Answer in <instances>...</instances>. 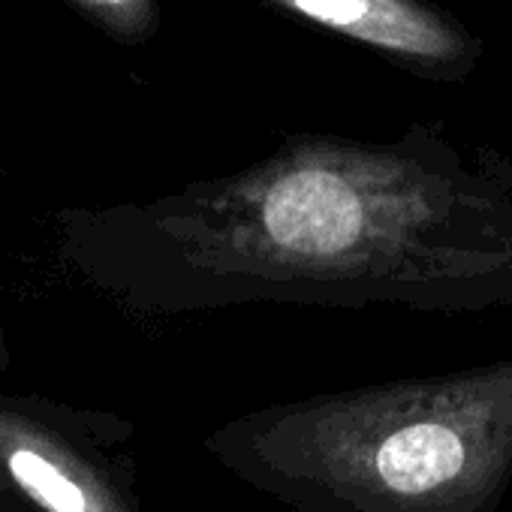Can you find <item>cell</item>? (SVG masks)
<instances>
[{
    "label": "cell",
    "mask_w": 512,
    "mask_h": 512,
    "mask_svg": "<svg viewBox=\"0 0 512 512\" xmlns=\"http://www.w3.org/2000/svg\"><path fill=\"white\" fill-rule=\"evenodd\" d=\"M64 226L85 278L154 314L512 308V181L437 124L392 142L296 133L244 169Z\"/></svg>",
    "instance_id": "obj_1"
},
{
    "label": "cell",
    "mask_w": 512,
    "mask_h": 512,
    "mask_svg": "<svg viewBox=\"0 0 512 512\" xmlns=\"http://www.w3.org/2000/svg\"><path fill=\"white\" fill-rule=\"evenodd\" d=\"M263 7L341 34L428 79L473 73L482 43L425 0H260Z\"/></svg>",
    "instance_id": "obj_4"
},
{
    "label": "cell",
    "mask_w": 512,
    "mask_h": 512,
    "mask_svg": "<svg viewBox=\"0 0 512 512\" xmlns=\"http://www.w3.org/2000/svg\"><path fill=\"white\" fill-rule=\"evenodd\" d=\"M10 365V353H7V344H4V332H0V371Z\"/></svg>",
    "instance_id": "obj_6"
},
{
    "label": "cell",
    "mask_w": 512,
    "mask_h": 512,
    "mask_svg": "<svg viewBox=\"0 0 512 512\" xmlns=\"http://www.w3.org/2000/svg\"><path fill=\"white\" fill-rule=\"evenodd\" d=\"M205 449L290 512H497L512 485V359L269 404Z\"/></svg>",
    "instance_id": "obj_2"
},
{
    "label": "cell",
    "mask_w": 512,
    "mask_h": 512,
    "mask_svg": "<svg viewBox=\"0 0 512 512\" xmlns=\"http://www.w3.org/2000/svg\"><path fill=\"white\" fill-rule=\"evenodd\" d=\"M127 422L0 395V485L40 512H142Z\"/></svg>",
    "instance_id": "obj_3"
},
{
    "label": "cell",
    "mask_w": 512,
    "mask_h": 512,
    "mask_svg": "<svg viewBox=\"0 0 512 512\" xmlns=\"http://www.w3.org/2000/svg\"><path fill=\"white\" fill-rule=\"evenodd\" d=\"M67 4L124 46L148 43L160 25L157 0H67Z\"/></svg>",
    "instance_id": "obj_5"
}]
</instances>
